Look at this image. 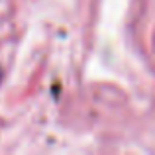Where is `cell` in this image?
Segmentation results:
<instances>
[{
	"instance_id": "6da1fadb",
	"label": "cell",
	"mask_w": 155,
	"mask_h": 155,
	"mask_svg": "<svg viewBox=\"0 0 155 155\" xmlns=\"http://www.w3.org/2000/svg\"><path fill=\"white\" fill-rule=\"evenodd\" d=\"M0 81H2V71H0Z\"/></svg>"
}]
</instances>
